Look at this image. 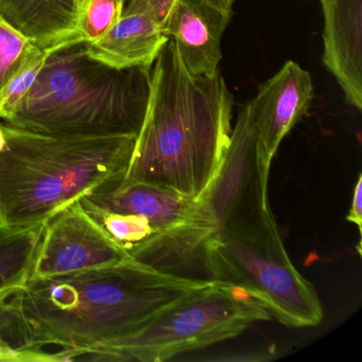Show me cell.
I'll return each mask as SVG.
<instances>
[{
    "label": "cell",
    "instance_id": "2",
    "mask_svg": "<svg viewBox=\"0 0 362 362\" xmlns=\"http://www.w3.org/2000/svg\"><path fill=\"white\" fill-rule=\"evenodd\" d=\"M233 107L221 74L190 75L169 39L152 65L147 113L124 181L200 198L230 143Z\"/></svg>",
    "mask_w": 362,
    "mask_h": 362
},
{
    "label": "cell",
    "instance_id": "21",
    "mask_svg": "<svg viewBox=\"0 0 362 362\" xmlns=\"http://www.w3.org/2000/svg\"><path fill=\"white\" fill-rule=\"evenodd\" d=\"M175 0H127L124 13L147 12L163 26Z\"/></svg>",
    "mask_w": 362,
    "mask_h": 362
},
{
    "label": "cell",
    "instance_id": "6",
    "mask_svg": "<svg viewBox=\"0 0 362 362\" xmlns=\"http://www.w3.org/2000/svg\"><path fill=\"white\" fill-rule=\"evenodd\" d=\"M206 268L211 281L240 288L283 325L313 327L323 320L317 291L292 264L277 223L216 235L206 247Z\"/></svg>",
    "mask_w": 362,
    "mask_h": 362
},
{
    "label": "cell",
    "instance_id": "12",
    "mask_svg": "<svg viewBox=\"0 0 362 362\" xmlns=\"http://www.w3.org/2000/svg\"><path fill=\"white\" fill-rule=\"evenodd\" d=\"M82 198L107 211L145 218L156 232L186 223L198 209L196 199L175 190L124 179L109 182Z\"/></svg>",
    "mask_w": 362,
    "mask_h": 362
},
{
    "label": "cell",
    "instance_id": "17",
    "mask_svg": "<svg viewBox=\"0 0 362 362\" xmlns=\"http://www.w3.org/2000/svg\"><path fill=\"white\" fill-rule=\"evenodd\" d=\"M42 49L46 48L35 45L0 18V95L14 76Z\"/></svg>",
    "mask_w": 362,
    "mask_h": 362
},
{
    "label": "cell",
    "instance_id": "8",
    "mask_svg": "<svg viewBox=\"0 0 362 362\" xmlns=\"http://www.w3.org/2000/svg\"><path fill=\"white\" fill-rule=\"evenodd\" d=\"M131 258L76 201L46 223L30 279L115 266Z\"/></svg>",
    "mask_w": 362,
    "mask_h": 362
},
{
    "label": "cell",
    "instance_id": "1",
    "mask_svg": "<svg viewBox=\"0 0 362 362\" xmlns=\"http://www.w3.org/2000/svg\"><path fill=\"white\" fill-rule=\"evenodd\" d=\"M211 281L162 272L137 260L115 266L29 279L0 298V317L20 349L61 347V361L122 338L175 300Z\"/></svg>",
    "mask_w": 362,
    "mask_h": 362
},
{
    "label": "cell",
    "instance_id": "15",
    "mask_svg": "<svg viewBox=\"0 0 362 362\" xmlns=\"http://www.w3.org/2000/svg\"><path fill=\"white\" fill-rule=\"evenodd\" d=\"M46 222L29 228H0V298L30 279Z\"/></svg>",
    "mask_w": 362,
    "mask_h": 362
},
{
    "label": "cell",
    "instance_id": "13",
    "mask_svg": "<svg viewBox=\"0 0 362 362\" xmlns=\"http://www.w3.org/2000/svg\"><path fill=\"white\" fill-rule=\"evenodd\" d=\"M88 3L90 0H0V18L39 47L52 48L81 39L80 21Z\"/></svg>",
    "mask_w": 362,
    "mask_h": 362
},
{
    "label": "cell",
    "instance_id": "20",
    "mask_svg": "<svg viewBox=\"0 0 362 362\" xmlns=\"http://www.w3.org/2000/svg\"><path fill=\"white\" fill-rule=\"evenodd\" d=\"M0 361L52 362L61 361L60 354L45 351H25L18 349L6 332L0 321Z\"/></svg>",
    "mask_w": 362,
    "mask_h": 362
},
{
    "label": "cell",
    "instance_id": "19",
    "mask_svg": "<svg viewBox=\"0 0 362 362\" xmlns=\"http://www.w3.org/2000/svg\"><path fill=\"white\" fill-rule=\"evenodd\" d=\"M52 48L40 50L6 86L5 90L0 95V118L1 119L6 120L11 115L12 112L16 110L18 103L30 90Z\"/></svg>",
    "mask_w": 362,
    "mask_h": 362
},
{
    "label": "cell",
    "instance_id": "5",
    "mask_svg": "<svg viewBox=\"0 0 362 362\" xmlns=\"http://www.w3.org/2000/svg\"><path fill=\"white\" fill-rule=\"evenodd\" d=\"M270 313L240 288L222 281L175 300L139 329L82 354L76 360L162 362L235 338Z\"/></svg>",
    "mask_w": 362,
    "mask_h": 362
},
{
    "label": "cell",
    "instance_id": "4",
    "mask_svg": "<svg viewBox=\"0 0 362 362\" xmlns=\"http://www.w3.org/2000/svg\"><path fill=\"white\" fill-rule=\"evenodd\" d=\"M0 228H29L52 219L96 188L124 179L136 135L75 137L3 124Z\"/></svg>",
    "mask_w": 362,
    "mask_h": 362
},
{
    "label": "cell",
    "instance_id": "16",
    "mask_svg": "<svg viewBox=\"0 0 362 362\" xmlns=\"http://www.w3.org/2000/svg\"><path fill=\"white\" fill-rule=\"evenodd\" d=\"M79 202L88 216L109 235L110 238L127 250L129 254L156 233L145 218L107 211L92 204L84 198L80 199Z\"/></svg>",
    "mask_w": 362,
    "mask_h": 362
},
{
    "label": "cell",
    "instance_id": "14",
    "mask_svg": "<svg viewBox=\"0 0 362 362\" xmlns=\"http://www.w3.org/2000/svg\"><path fill=\"white\" fill-rule=\"evenodd\" d=\"M169 37L162 25L147 12L122 14L96 41L88 43L90 56L118 69L152 67Z\"/></svg>",
    "mask_w": 362,
    "mask_h": 362
},
{
    "label": "cell",
    "instance_id": "9",
    "mask_svg": "<svg viewBox=\"0 0 362 362\" xmlns=\"http://www.w3.org/2000/svg\"><path fill=\"white\" fill-rule=\"evenodd\" d=\"M313 98L310 74L293 61L260 84L250 105L260 145L270 162L283 139L307 113Z\"/></svg>",
    "mask_w": 362,
    "mask_h": 362
},
{
    "label": "cell",
    "instance_id": "23",
    "mask_svg": "<svg viewBox=\"0 0 362 362\" xmlns=\"http://www.w3.org/2000/svg\"><path fill=\"white\" fill-rule=\"evenodd\" d=\"M209 1L219 8L224 13L233 16V5H234L235 0H209Z\"/></svg>",
    "mask_w": 362,
    "mask_h": 362
},
{
    "label": "cell",
    "instance_id": "3",
    "mask_svg": "<svg viewBox=\"0 0 362 362\" xmlns=\"http://www.w3.org/2000/svg\"><path fill=\"white\" fill-rule=\"evenodd\" d=\"M152 67L118 69L90 56L77 39L52 48L5 124L58 136L139 135Z\"/></svg>",
    "mask_w": 362,
    "mask_h": 362
},
{
    "label": "cell",
    "instance_id": "24",
    "mask_svg": "<svg viewBox=\"0 0 362 362\" xmlns=\"http://www.w3.org/2000/svg\"><path fill=\"white\" fill-rule=\"evenodd\" d=\"M6 145V134L4 130L3 124H0V151L4 149Z\"/></svg>",
    "mask_w": 362,
    "mask_h": 362
},
{
    "label": "cell",
    "instance_id": "22",
    "mask_svg": "<svg viewBox=\"0 0 362 362\" xmlns=\"http://www.w3.org/2000/svg\"><path fill=\"white\" fill-rule=\"evenodd\" d=\"M346 220L351 223L355 224L361 234L362 226V175L358 177L357 183L354 188L353 200L349 207V214L346 216Z\"/></svg>",
    "mask_w": 362,
    "mask_h": 362
},
{
    "label": "cell",
    "instance_id": "25",
    "mask_svg": "<svg viewBox=\"0 0 362 362\" xmlns=\"http://www.w3.org/2000/svg\"><path fill=\"white\" fill-rule=\"evenodd\" d=\"M126 1H127V0H126Z\"/></svg>",
    "mask_w": 362,
    "mask_h": 362
},
{
    "label": "cell",
    "instance_id": "11",
    "mask_svg": "<svg viewBox=\"0 0 362 362\" xmlns=\"http://www.w3.org/2000/svg\"><path fill=\"white\" fill-rule=\"evenodd\" d=\"M324 18L322 61L349 105L362 110V0H320Z\"/></svg>",
    "mask_w": 362,
    "mask_h": 362
},
{
    "label": "cell",
    "instance_id": "18",
    "mask_svg": "<svg viewBox=\"0 0 362 362\" xmlns=\"http://www.w3.org/2000/svg\"><path fill=\"white\" fill-rule=\"evenodd\" d=\"M126 0H90L79 25V35L90 43L107 33L122 16Z\"/></svg>",
    "mask_w": 362,
    "mask_h": 362
},
{
    "label": "cell",
    "instance_id": "10",
    "mask_svg": "<svg viewBox=\"0 0 362 362\" xmlns=\"http://www.w3.org/2000/svg\"><path fill=\"white\" fill-rule=\"evenodd\" d=\"M230 20L209 0H175L162 27L188 73L211 77L219 71L222 35Z\"/></svg>",
    "mask_w": 362,
    "mask_h": 362
},
{
    "label": "cell",
    "instance_id": "7",
    "mask_svg": "<svg viewBox=\"0 0 362 362\" xmlns=\"http://www.w3.org/2000/svg\"><path fill=\"white\" fill-rule=\"evenodd\" d=\"M270 166L249 103L239 111L217 175L197 199L216 234L241 232L275 218L269 203Z\"/></svg>",
    "mask_w": 362,
    "mask_h": 362
}]
</instances>
